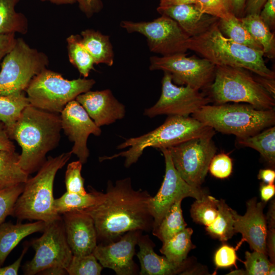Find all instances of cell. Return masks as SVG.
Listing matches in <instances>:
<instances>
[{
	"mask_svg": "<svg viewBox=\"0 0 275 275\" xmlns=\"http://www.w3.org/2000/svg\"><path fill=\"white\" fill-rule=\"evenodd\" d=\"M69 61L84 77L88 76L95 64L94 60L80 41L79 35H70L67 39Z\"/></svg>",
	"mask_w": 275,
	"mask_h": 275,
	"instance_id": "obj_35",
	"label": "cell"
},
{
	"mask_svg": "<svg viewBox=\"0 0 275 275\" xmlns=\"http://www.w3.org/2000/svg\"><path fill=\"white\" fill-rule=\"evenodd\" d=\"M260 195L262 202L265 203L270 200L275 194L274 184L263 183L260 186Z\"/></svg>",
	"mask_w": 275,
	"mask_h": 275,
	"instance_id": "obj_51",
	"label": "cell"
},
{
	"mask_svg": "<svg viewBox=\"0 0 275 275\" xmlns=\"http://www.w3.org/2000/svg\"><path fill=\"white\" fill-rule=\"evenodd\" d=\"M19 157L15 151H0V189L24 183L29 179L19 164Z\"/></svg>",
	"mask_w": 275,
	"mask_h": 275,
	"instance_id": "obj_26",
	"label": "cell"
},
{
	"mask_svg": "<svg viewBox=\"0 0 275 275\" xmlns=\"http://www.w3.org/2000/svg\"><path fill=\"white\" fill-rule=\"evenodd\" d=\"M103 268L91 253L82 256L73 255L66 271L69 275H99Z\"/></svg>",
	"mask_w": 275,
	"mask_h": 275,
	"instance_id": "obj_37",
	"label": "cell"
},
{
	"mask_svg": "<svg viewBox=\"0 0 275 275\" xmlns=\"http://www.w3.org/2000/svg\"><path fill=\"white\" fill-rule=\"evenodd\" d=\"M259 15L270 30H274L275 26V0H267Z\"/></svg>",
	"mask_w": 275,
	"mask_h": 275,
	"instance_id": "obj_44",
	"label": "cell"
},
{
	"mask_svg": "<svg viewBox=\"0 0 275 275\" xmlns=\"http://www.w3.org/2000/svg\"><path fill=\"white\" fill-rule=\"evenodd\" d=\"M161 84L159 99L153 106L144 111V115L149 118L160 115L187 117L212 101L189 86L179 87L174 84L168 72H164Z\"/></svg>",
	"mask_w": 275,
	"mask_h": 275,
	"instance_id": "obj_14",
	"label": "cell"
},
{
	"mask_svg": "<svg viewBox=\"0 0 275 275\" xmlns=\"http://www.w3.org/2000/svg\"><path fill=\"white\" fill-rule=\"evenodd\" d=\"M71 151L49 156L37 174L24 183L13 208L12 216L19 220L42 221L46 224L61 217L54 207L53 183L58 171L70 159Z\"/></svg>",
	"mask_w": 275,
	"mask_h": 275,
	"instance_id": "obj_4",
	"label": "cell"
},
{
	"mask_svg": "<svg viewBox=\"0 0 275 275\" xmlns=\"http://www.w3.org/2000/svg\"><path fill=\"white\" fill-rule=\"evenodd\" d=\"M29 245V244L25 245L19 257L12 264L3 267L0 266V275H17L18 274L21 262Z\"/></svg>",
	"mask_w": 275,
	"mask_h": 275,
	"instance_id": "obj_47",
	"label": "cell"
},
{
	"mask_svg": "<svg viewBox=\"0 0 275 275\" xmlns=\"http://www.w3.org/2000/svg\"><path fill=\"white\" fill-rule=\"evenodd\" d=\"M258 178L266 184H273L275 180V172L271 169L260 170Z\"/></svg>",
	"mask_w": 275,
	"mask_h": 275,
	"instance_id": "obj_53",
	"label": "cell"
},
{
	"mask_svg": "<svg viewBox=\"0 0 275 275\" xmlns=\"http://www.w3.org/2000/svg\"><path fill=\"white\" fill-rule=\"evenodd\" d=\"M20 0H0V34L28 31L26 18L15 11V7Z\"/></svg>",
	"mask_w": 275,
	"mask_h": 275,
	"instance_id": "obj_30",
	"label": "cell"
},
{
	"mask_svg": "<svg viewBox=\"0 0 275 275\" xmlns=\"http://www.w3.org/2000/svg\"><path fill=\"white\" fill-rule=\"evenodd\" d=\"M29 105V99L23 92L0 94V122L4 124L9 136L22 111Z\"/></svg>",
	"mask_w": 275,
	"mask_h": 275,
	"instance_id": "obj_27",
	"label": "cell"
},
{
	"mask_svg": "<svg viewBox=\"0 0 275 275\" xmlns=\"http://www.w3.org/2000/svg\"><path fill=\"white\" fill-rule=\"evenodd\" d=\"M62 130L59 114L31 104L22 111L10 136L21 148L19 164L29 175L37 171L46 155L59 145Z\"/></svg>",
	"mask_w": 275,
	"mask_h": 275,
	"instance_id": "obj_2",
	"label": "cell"
},
{
	"mask_svg": "<svg viewBox=\"0 0 275 275\" xmlns=\"http://www.w3.org/2000/svg\"><path fill=\"white\" fill-rule=\"evenodd\" d=\"M195 5L201 12L219 19L228 20L235 15L231 0H197Z\"/></svg>",
	"mask_w": 275,
	"mask_h": 275,
	"instance_id": "obj_38",
	"label": "cell"
},
{
	"mask_svg": "<svg viewBox=\"0 0 275 275\" xmlns=\"http://www.w3.org/2000/svg\"><path fill=\"white\" fill-rule=\"evenodd\" d=\"M247 209L244 215H240L232 209L235 233H240L242 239L235 248L237 250L244 242H247L251 250L267 255L266 237L267 222L263 212L265 203L257 202L253 198L246 203Z\"/></svg>",
	"mask_w": 275,
	"mask_h": 275,
	"instance_id": "obj_18",
	"label": "cell"
},
{
	"mask_svg": "<svg viewBox=\"0 0 275 275\" xmlns=\"http://www.w3.org/2000/svg\"><path fill=\"white\" fill-rule=\"evenodd\" d=\"M251 71L239 67L216 66L213 81L207 89L217 104L245 103L260 109H274L275 98Z\"/></svg>",
	"mask_w": 275,
	"mask_h": 275,
	"instance_id": "obj_7",
	"label": "cell"
},
{
	"mask_svg": "<svg viewBox=\"0 0 275 275\" xmlns=\"http://www.w3.org/2000/svg\"><path fill=\"white\" fill-rule=\"evenodd\" d=\"M42 1H49L57 5L72 4L77 2V0H41Z\"/></svg>",
	"mask_w": 275,
	"mask_h": 275,
	"instance_id": "obj_58",
	"label": "cell"
},
{
	"mask_svg": "<svg viewBox=\"0 0 275 275\" xmlns=\"http://www.w3.org/2000/svg\"><path fill=\"white\" fill-rule=\"evenodd\" d=\"M193 233L191 228H185L162 242L160 253L170 261L177 263L184 261L189 252L196 248L191 240Z\"/></svg>",
	"mask_w": 275,
	"mask_h": 275,
	"instance_id": "obj_28",
	"label": "cell"
},
{
	"mask_svg": "<svg viewBox=\"0 0 275 275\" xmlns=\"http://www.w3.org/2000/svg\"><path fill=\"white\" fill-rule=\"evenodd\" d=\"M236 249L226 244H224L215 252L214 262L216 269L219 268H228L232 266L237 268L236 262L237 256Z\"/></svg>",
	"mask_w": 275,
	"mask_h": 275,
	"instance_id": "obj_43",
	"label": "cell"
},
{
	"mask_svg": "<svg viewBox=\"0 0 275 275\" xmlns=\"http://www.w3.org/2000/svg\"><path fill=\"white\" fill-rule=\"evenodd\" d=\"M186 53L150 58V70L169 73L172 81L200 91L208 89L213 81L215 66L204 58L187 57Z\"/></svg>",
	"mask_w": 275,
	"mask_h": 275,
	"instance_id": "obj_13",
	"label": "cell"
},
{
	"mask_svg": "<svg viewBox=\"0 0 275 275\" xmlns=\"http://www.w3.org/2000/svg\"><path fill=\"white\" fill-rule=\"evenodd\" d=\"M256 80L275 98V79H269L256 75Z\"/></svg>",
	"mask_w": 275,
	"mask_h": 275,
	"instance_id": "obj_52",
	"label": "cell"
},
{
	"mask_svg": "<svg viewBox=\"0 0 275 275\" xmlns=\"http://www.w3.org/2000/svg\"><path fill=\"white\" fill-rule=\"evenodd\" d=\"M275 228L267 230L266 248L267 255L271 263H275Z\"/></svg>",
	"mask_w": 275,
	"mask_h": 275,
	"instance_id": "obj_49",
	"label": "cell"
},
{
	"mask_svg": "<svg viewBox=\"0 0 275 275\" xmlns=\"http://www.w3.org/2000/svg\"><path fill=\"white\" fill-rule=\"evenodd\" d=\"M275 263H271L267 275H274L275 273Z\"/></svg>",
	"mask_w": 275,
	"mask_h": 275,
	"instance_id": "obj_60",
	"label": "cell"
},
{
	"mask_svg": "<svg viewBox=\"0 0 275 275\" xmlns=\"http://www.w3.org/2000/svg\"><path fill=\"white\" fill-rule=\"evenodd\" d=\"M232 169V159L227 154L220 153L213 157L208 170L214 177L219 179H225L231 174Z\"/></svg>",
	"mask_w": 275,
	"mask_h": 275,
	"instance_id": "obj_42",
	"label": "cell"
},
{
	"mask_svg": "<svg viewBox=\"0 0 275 275\" xmlns=\"http://www.w3.org/2000/svg\"><path fill=\"white\" fill-rule=\"evenodd\" d=\"M234 14L238 18L244 16L246 0H231Z\"/></svg>",
	"mask_w": 275,
	"mask_h": 275,
	"instance_id": "obj_54",
	"label": "cell"
},
{
	"mask_svg": "<svg viewBox=\"0 0 275 275\" xmlns=\"http://www.w3.org/2000/svg\"><path fill=\"white\" fill-rule=\"evenodd\" d=\"M267 0H246L244 16L248 14L259 15Z\"/></svg>",
	"mask_w": 275,
	"mask_h": 275,
	"instance_id": "obj_50",
	"label": "cell"
},
{
	"mask_svg": "<svg viewBox=\"0 0 275 275\" xmlns=\"http://www.w3.org/2000/svg\"><path fill=\"white\" fill-rule=\"evenodd\" d=\"M93 79H65L56 72L44 69L35 76L25 90L31 105L60 114L69 102L92 88Z\"/></svg>",
	"mask_w": 275,
	"mask_h": 275,
	"instance_id": "obj_8",
	"label": "cell"
},
{
	"mask_svg": "<svg viewBox=\"0 0 275 275\" xmlns=\"http://www.w3.org/2000/svg\"><path fill=\"white\" fill-rule=\"evenodd\" d=\"M161 15L175 20L189 37L198 36L210 28L219 19L201 12L195 4L158 6Z\"/></svg>",
	"mask_w": 275,
	"mask_h": 275,
	"instance_id": "obj_22",
	"label": "cell"
},
{
	"mask_svg": "<svg viewBox=\"0 0 275 275\" xmlns=\"http://www.w3.org/2000/svg\"><path fill=\"white\" fill-rule=\"evenodd\" d=\"M46 223L36 221L29 223H3L0 225V266L8 256L24 238L38 232H43Z\"/></svg>",
	"mask_w": 275,
	"mask_h": 275,
	"instance_id": "obj_23",
	"label": "cell"
},
{
	"mask_svg": "<svg viewBox=\"0 0 275 275\" xmlns=\"http://www.w3.org/2000/svg\"><path fill=\"white\" fill-rule=\"evenodd\" d=\"M213 136L191 139L167 148L175 168L183 179L194 187H200L204 181L216 152Z\"/></svg>",
	"mask_w": 275,
	"mask_h": 275,
	"instance_id": "obj_11",
	"label": "cell"
},
{
	"mask_svg": "<svg viewBox=\"0 0 275 275\" xmlns=\"http://www.w3.org/2000/svg\"><path fill=\"white\" fill-rule=\"evenodd\" d=\"M217 22L205 32L190 37L188 49L215 66L242 68L260 76L275 79L274 72L265 64L263 51L240 44L225 37L219 31Z\"/></svg>",
	"mask_w": 275,
	"mask_h": 275,
	"instance_id": "obj_3",
	"label": "cell"
},
{
	"mask_svg": "<svg viewBox=\"0 0 275 275\" xmlns=\"http://www.w3.org/2000/svg\"><path fill=\"white\" fill-rule=\"evenodd\" d=\"M217 215L214 221L206 226L208 233L222 241H226L235 233L232 209L223 199L217 200Z\"/></svg>",
	"mask_w": 275,
	"mask_h": 275,
	"instance_id": "obj_33",
	"label": "cell"
},
{
	"mask_svg": "<svg viewBox=\"0 0 275 275\" xmlns=\"http://www.w3.org/2000/svg\"><path fill=\"white\" fill-rule=\"evenodd\" d=\"M217 199L207 194L197 199L192 204L190 211L193 221L205 226L210 225L217 215Z\"/></svg>",
	"mask_w": 275,
	"mask_h": 275,
	"instance_id": "obj_36",
	"label": "cell"
},
{
	"mask_svg": "<svg viewBox=\"0 0 275 275\" xmlns=\"http://www.w3.org/2000/svg\"><path fill=\"white\" fill-rule=\"evenodd\" d=\"M245 260L243 263L245 267L246 274L267 275L270 263L267 255L258 251L245 253Z\"/></svg>",
	"mask_w": 275,
	"mask_h": 275,
	"instance_id": "obj_41",
	"label": "cell"
},
{
	"mask_svg": "<svg viewBox=\"0 0 275 275\" xmlns=\"http://www.w3.org/2000/svg\"><path fill=\"white\" fill-rule=\"evenodd\" d=\"M38 274L47 275H65L68 274L66 269L59 267H51L45 269Z\"/></svg>",
	"mask_w": 275,
	"mask_h": 275,
	"instance_id": "obj_57",
	"label": "cell"
},
{
	"mask_svg": "<svg viewBox=\"0 0 275 275\" xmlns=\"http://www.w3.org/2000/svg\"><path fill=\"white\" fill-rule=\"evenodd\" d=\"M63 214L66 238L73 255L93 253L97 244V236L92 218L82 210Z\"/></svg>",
	"mask_w": 275,
	"mask_h": 275,
	"instance_id": "obj_19",
	"label": "cell"
},
{
	"mask_svg": "<svg viewBox=\"0 0 275 275\" xmlns=\"http://www.w3.org/2000/svg\"><path fill=\"white\" fill-rule=\"evenodd\" d=\"M121 26L128 33H139L146 37L151 52L162 56L185 53L190 38L178 23L161 15L151 21H122Z\"/></svg>",
	"mask_w": 275,
	"mask_h": 275,
	"instance_id": "obj_12",
	"label": "cell"
},
{
	"mask_svg": "<svg viewBox=\"0 0 275 275\" xmlns=\"http://www.w3.org/2000/svg\"><path fill=\"white\" fill-rule=\"evenodd\" d=\"M151 198L146 190L134 189L130 177L117 180L114 184L109 180L99 201L82 210L92 218L97 240L107 244L119 240L128 231H152Z\"/></svg>",
	"mask_w": 275,
	"mask_h": 275,
	"instance_id": "obj_1",
	"label": "cell"
},
{
	"mask_svg": "<svg viewBox=\"0 0 275 275\" xmlns=\"http://www.w3.org/2000/svg\"><path fill=\"white\" fill-rule=\"evenodd\" d=\"M82 164L78 160L67 165L65 176L66 191L81 195L87 193L84 187V179L81 175Z\"/></svg>",
	"mask_w": 275,
	"mask_h": 275,
	"instance_id": "obj_40",
	"label": "cell"
},
{
	"mask_svg": "<svg viewBox=\"0 0 275 275\" xmlns=\"http://www.w3.org/2000/svg\"><path fill=\"white\" fill-rule=\"evenodd\" d=\"M160 150L164 157L166 171L160 188L150 201V208L154 219L152 230L158 226L170 207L177 200L186 197L200 199L207 194L200 187H194L183 179L175 168L167 148Z\"/></svg>",
	"mask_w": 275,
	"mask_h": 275,
	"instance_id": "obj_15",
	"label": "cell"
},
{
	"mask_svg": "<svg viewBox=\"0 0 275 275\" xmlns=\"http://www.w3.org/2000/svg\"><path fill=\"white\" fill-rule=\"evenodd\" d=\"M197 0H160L159 6H170L182 4H195Z\"/></svg>",
	"mask_w": 275,
	"mask_h": 275,
	"instance_id": "obj_56",
	"label": "cell"
},
{
	"mask_svg": "<svg viewBox=\"0 0 275 275\" xmlns=\"http://www.w3.org/2000/svg\"><path fill=\"white\" fill-rule=\"evenodd\" d=\"M75 100L99 127L112 124L125 115L124 105L114 97L109 89L88 91L77 96Z\"/></svg>",
	"mask_w": 275,
	"mask_h": 275,
	"instance_id": "obj_20",
	"label": "cell"
},
{
	"mask_svg": "<svg viewBox=\"0 0 275 275\" xmlns=\"http://www.w3.org/2000/svg\"><path fill=\"white\" fill-rule=\"evenodd\" d=\"M80 9L90 17L100 11L102 5L100 0H77Z\"/></svg>",
	"mask_w": 275,
	"mask_h": 275,
	"instance_id": "obj_45",
	"label": "cell"
},
{
	"mask_svg": "<svg viewBox=\"0 0 275 275\" xmlns=\"http://www.w3.org/2000/svg\"><path fill=\"white\" fill-rule=\"evenodd\" d=\"M274 200L271 202L266 218L267 224H268V229L275 228V206Z\"/></svg>",
	"mask_w": 275,
	"mask_h": 275,
	"instance_id": "obj_55",
	"label": "cell"
},
{
	"mask_svg": "<svg viewBox=\"0 0 275 275\" xmlns=\"http://www.w3.org/2000/svg\"><path fill=\"white\" fill-rule=\"evenodd\" d=\"M217 26L224 36L234 42L256 50L263 51L262 46L245 28L240 18L235 15H233L228 20L219 19Z\"/></svg>",
	"mask_w": 275,
	"mask_h": 275,
	"instance_id": "obj_34",
	"label": "cell"
},
{
	"mask_svg": "<svg viewBox=\"0 0 275 275\" xmlns=\"http://www.w3.org/2000/svg\"><path fill=\"white\" fill-rule=\"evenodd\" d=\"M80 41L93 58L95 64L113 65L114 54L108 36L88 29L81 32Z\"/></svg>",
	"mask_w": 275,
	"mask_h": 275,
	"instance_id": "obj_24",
	"label": "cell"
},
{
	"mask_svg": "<svg viewBox=\"0 0 275 275\" xmlns=\"http://www.w3.org/2000/svg\"><path fill=\"white\" fill-rule=\"evenodd\" d=\"M240 19L245 28L263 48L264 57L275 58V36L258 14L245 15Z\"/></svg>",
	"mask_w": 275,
	"mask_h": 275,
	"instance_id": "obj_25",
	"label": "cell"
},
{
	"mask_svg": "<svg viewBox=\"0 0 275 275\" xmlns=\"http://www.w3.org/2000/svg\"><path fill=\"white\" fill-rule=\"evenodd\" d=\"M140 251L136 256L139 260L141 275L185 274L188 272L190 263L185 260L180 263L169 260L165 256L157 255L153 250L154 243L148 235L140 236L138 243Z\"/></svg>",
	"mask_w": 275,
	"mask_h": 275,
	"instance_id": "obj_21",
	"label": "cell"
},
{
	"mask_svg": "<svg viewBox=\"0 0 275 275\" xmlns=\"http://www.w3.org/2000/svg\"><path fill=\"white\" fill-rule=\"evenodd\" d=\"M24 183L0 189V225L8 215H12L14 205L23 191Z\"/></svg>",
	"mask_w": 275,
	"mask_h": 275,
	"instance_id": "obj_39",
	"label": "cell"
},
{
	"mask_svg": "<svg viewBox=\"0 0 275 275\" xmlns=\"http://www.w3.org/2000/svg\"><path fill=\"white\" fill-rule=\"evenodd\" d=\"M214 134L215 130L213 128L194 117L170 115L158 127L141 136L127 139L117 147L118 149L130 147L127 150L111 156L100 157L99 160L102 161L119 156L124 157L125 158L124 166L128 168L136 162L145 149L148 147L160 150L191 139Z\"/></svg>",
	"mask_w": 275,
	"mask_h": 275,
	"instance_id": "obj_5",
	"label": "cell"
},
{
	"mask_svg": "<svg viewBox=\"0 0 275 275\" xmlns=\"http://www.w3.org/2000/svg\"><path fill=\"white\" fill-rule=\"evenodd\" d=\"M15 151V147L11 141L4 124L0 122V151Z\"/></svg>",
	"mask_w": 275,
	"mask_h": 275,
	"instance_id": "obj_48",
	"label": "cell"
},
{
	"mask_svg": "<svg viewBox=\"0 0 275 275\" xmlns=\"http://www.w3.org/2000/svg\"><path fill=\"white\" fill-rule=\"evenodd\" d=\"M193 117L225 134L244 138L261 132L275 123L274 109H260L248 103L205 105Z\"/></svg>",
	"mask_w": 275,
	"mask_h": 275,
	"instance_id": "obj_6",
	"label": "cell"
},
{
	"mask_svg": "<svg viewBox=\"0 0 275 275\" xmlns=\"http://www.w3.org/2000/svg\"><path fill=\"white\" fill-rule=\"evenodd\" d=\"M238 144L258 151L264 159L271 165L275 163V127L244 138H237Z\"/></svg>",
	"mask_w": 275,
	"mask_h": 275,
	"instance_id": "obj_32",
	"label": "cell"
},
{
	"mask_svg": "<svg viewBox=\"0 0 275 275\" xmlns=\"http://www.w3.org/2000/svg\"><path fill=\"white\" fill-rule=\"evenodd\" d=\"M102 194V192L92 187L90 192L85 195L66 191L60 198L54 199V209L59 214L74 210H82L97 203Z\"/></svg>",
	"mask_w": 275,
	"mask_h": 275,
	"instance_id": "obj_31",
	"label": "cell"
},
{
	"mask_svg": "<svg viewBox=\"0 0 275 275\" xmlns=\"http://www.w3.org/2000/svg\"><path fill=\"white\" fill-rule=\"evenodd\" d=\"M142 234L139 230L128 231L116 241L97 244L93 254L103 267L113 270L118 275L136 274L138 266L133 257Z\"/></svg>",
	"mask_w": 275,
	"mask_h": 275,
	"instance_id": "obj_17",
	"label": "cell"
},
{
	"mask_svg": "<svg viewBox=\"0 0 275 275\" xmlns=\"http://www.w3.org/2000/svg\"><path fill=\"white\" fill-rule=\"evenodd\" d=\"M16 40L14 33L0 34V63L6 54L13 47Z\"/></svg>",
	"mask_w": 275,
	"mask_h": 275,
	"instance_id": "obj_46",
	"label": "cell"
},
{
	"mask_svg": "<svg viewBox=\"0 0 275 275\" xmlns=\"http://www.w3.org/2000/svg\"><path fill=\"white\" fill-rule=\"evenodd\" d=\"M62 129L74 144L70 151L82 163L87 161L89 150L87 147L89 136L101 133L84 108L75 99L66 104L60 113Z\"/></svg>",
	"mask_w": 275,
	"mask_h": 275,
	"instance_id": "obj_16",
	"label": "cell"
},
{
	"mask_svg": "<svg viewBox=\"0 0 275 275\" xmlns=\"http://www.w3.org/2000/svg\"><path fill=\"white\" fill-rule=\"evenodd\" d=\"M228 274L244 275L246 274L245 270L243 269H236L230 272Z\"/></svg>",
	"mask_w": 275,
	"mask_h": 275,
	"instance_id": "obj_59",
	"label": "cell"
},
{
	"mask_svg": "<svg viewBox=\"0 0 275 275\" xmlns=\"http://www.w3.org/2000/svg\"><path fill=\"white\" fill-rule=\"evenodd\" d=\"M43 234L31 244L35 250L32 259L22 267L24 274L34 275L51 267L66 269L73 257L68 243L64 223L61 217L47 223Z\"/></svg>",
	"mask_w": 275,
	"mask_h": 275,
	"instance_id": "obj_10",
	"label": "cell"
},
{
	"mask_svg": "<svg viewBox=\"0 0 275 275\" xmlns=\"http://www.w3.org/2000/svg\"><path fill=\"white\" fill-rule=\"evenodd\" d=\"M182 199L176 201L166 212L159 224L152 230L153 235L162 242L186 228L181 204Z\"/></svg>",
	"mask_w": 275,
	"mask_h": 275,
	"instance_id": "obj_29",
	"label": "cell"
},
{
	"mask_svg": "<svg viewBox=\"0 0 275 275\" xmlns=\"http://www.w3.org/2000/svg\"><path fill=\"white\" fill-rule=\"evenodd\" d=\"M48 64L45 54L31 48L22 38L16 39L1 63L0 94L23 92L32 79L46 69Z\"/></svg>",
	"mask_w": 275,
	"mask_h": 275,
	"instance_id": "obj_9",
	"label": "cell"
}]
</instances>
